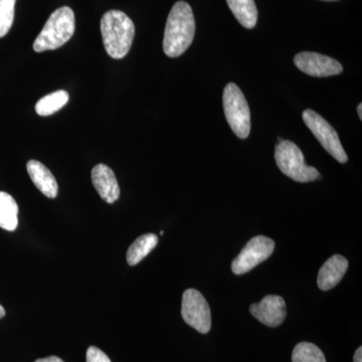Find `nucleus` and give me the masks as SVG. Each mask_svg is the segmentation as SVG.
<instances>
[{"label":"nucleus","mask_w":362,"mask_h":362,"mask_svg":"<svg viewBox=\"0 0 362 362\" xmlns=\"http://www.w3.org/2000/svg\"><path fill=\"white\" fill-rule=\"evenodd\" d=\"M195 21L189 4L176 2L166 21L164 30L163 51L169 58L181 56L194 42Z\"/></svg>","instance_id":"obj_1"},{"label":"nucleus","mask_w":362,"mask_h":362,"mask_svg":"<svg viewBox=\"0 0 362 362\" xmlns=\"http://www.w3.org/2000/svg\"><path fill=\"white\" fill-rule=\"evenodd\" d=\"M101 33L107 54L111 58L120 59L130 51L135 25L123 11H107L101 20Z\"/></svg>","instance_id":"obj_2"},{"label":"nucleus","mask_w":362,"mask_h":362,"mask_svg":"<svg viewBox=\"0 0 362 362\" xmlns=\"http://www.w3.org/2000/svg\"><path fill=\"white\" fill-rule=\"evenodd\" d=\"M75 13L68 6L61 7L52 13L42 32L33 42L37 52L54 51L66 44L75 33Z\"/></svg>","instance_id":"obj_3"},{"label":"nucleus","mask_w":362,"mask_h":362,"mask_svg":"<svg viewBox=\"0 0 362 362\" xmlns=\"http://www.w3.org/2000/svg\"><path fill=\"white\" fill-rule=\"evenodd\" d=\"M275 159L278 168L288 177L298 182L318 180L320 173L305 163L304 156L295 143L283 140L276 146Z\"/></svg>","instance_id":"obj_4"},{"label":"nucleus","mask_w":362,"mask_h":362,"mask_svg":"<svg viewBox=\"0 0 362 362\" xmlns=\"http://www.w3.org/2000/svg\"><path fill=\"white\" fill-rule=\"evenodd\" d=\"M223 102L228 125L238 137L246 139L251 132V112L242 90L230 83L223 90Z\"/></svg>","instance_id":"obj_5"},{"label":"nucleus","mask_w":362,"mask_h":362,"mask_svg":"<svg viewBox=\"0 0 362 362\" xmlns=\"http://www.w3.org/2000/svg\"><path fill=\"white\" fill-rule=\"evenodd\" d=\"M302 117H303L307 127L320 142L323 148L340 163H346L349 157L343 149L341 142H340L334 128L315 111L309 110V109L305 110Z\"/></svg>","instance_id":"obj_6"},{"label":"nucleus","mask_w":362,"mask_h":362,"mask_svg":"<svg viewBox=\"0 0 362 362\" xmlns=\"http://www.w3.org/2000/svg\"><path fill=\"white\" fill-rule=\"evenodd\" d=\"M181 315L183 320L202 334H206L211 328V313L206 298L195 289H187L183 293Z\"/></svg>","instance_id":"obj_7"},{"label":"nucleus","mask_w":362,"mask_h":362,"mask_svg":"<svg viewBox=\"0 0 362 362\" xmlns=\"http://www.w3.org/2000/svg\"><path fill=\"white\" fill-rule=\"evenodd\" d=\"M275 250V242L270 238L258 235L252 238L247 246L233 259L232 270L235 275H243L252 270L259 264L268 259Z\"/></svg>","instance_id":"obj_8"},{"label":"nucleus","mask_w":362,"mask_h":362,"mask_svg":"<svg viewBox=\"0 0 362 362\" xmlns=\"http://www.w3.org/2000/svg\"><path fill=\"white\" fill-rule=\"evenodd\" d=\"M297 68L312 77H331L342 73L343 66L337 59L317 52H299L294 58Z\"/></svg>","instance_id":"obj_9"},{"label":"nucleus","mask_w":362,"mask_h":362,"mask_svg":"<svg viewBox=\"0 0 362 362\" xmlns=\"http://www.w3.org/2000/svg\"><path fill=\"white\" fill-rule=\"evenodd\" d=\"M250 311L259 322L269 327H278L287 316L284 299L276 295H269L259 303L252 304Z\"/></svg>","instance_id":"obj_10"},{"label":"nucleus","mask_w":362,"mask_h":362,"mask_svg":"<svg viewBox=\"0 0 362 362\" xmlns=\"http://www.w3.org/2000/svg\"><path fill=\"white\" fill-rule=\"evenodd\" d=\"M92 181L100 197L114 204L120 197V187L113 170L105 164H98L92 170Z\"/></svg>","instance_id":"obj_11"},{"label":"nucleus","mask_w":362,"mask_h":362,"mask_svg":"<svg viewBox=\"0 0 362 362\" xmlns=\"http://www.w3.org/2000/svg\"><path fill=\"white\" fill-rule=\"evenodd\" d=\"M349 269V261L340 255H335L321 267L317 278V285L322 291H328L342 280Z\"/></svg>","instance_id":"obj_12"},{"label":"nucleus","mask_w":362,"mask_h":362,"mask_svg":"<svg viewBox=\"0 0 362 362\" xmlns=\"http://www.w3.org/2000/svg\"><path fill=\"white\" fill-rule=\"evenodd\" d=\"M26 168L30 180L42 194L49 199L57 197L59 192L58 183L49 168L37 160L28 161Z\"/></svg>","instance_id":"obj_13"},{"label":"nucleus","mask_w":362,"mask_h":362,"mask_svg":"<svg viewBox=\"0 0 362 362\" xmlns=\"http://www.w3.org/2000/svg\"><path fill=\"white\" fill-rule=\"evenodd\" d=\"M230 11L244 28H254L258 21V9L254 0H226Z\"/></svg>","instance_id":"obj_14"},{"label":"nucleus","mask_w":362,"mask_h":362,"mask_svg":"<svg viewBox=\"0 0 362 362\" xmlns=\"http://www.w3.org/2000/svg\"><path fill=\"white\" fill-rule=\"evenodd\" d=\"M18 225V206L11 194L0 192V228L13 232Z\"/></svg>","instance_id":"obj_15"},{"label":"nucleus","mask_w":362,"mask_h":362,"mask_svg":"<svg viewBox=\"0 0 362 362\" xmlns=\"http://www.w3.org/2000/svg\"><path fill=\"white\" fill-rule=\"evenodd\" d=\"M158 244L156 233H145L131 245L127 252V262L130 266L137 265Z\"/></svg>","instance_id":"obj_16"},{"label":"nucleus","mask_w":362,"mask_h":362,"mask_svg":"<svg viewBox=\"0 0 362 362\" xmlns=\"http://www.w3.org/2000/svg\"><path fill=\"white\" fill-rule=\"evenodd\" d=\"M68 101L69 94L66 90H57L42 98L35 105V112L40 116H49L61 110Z\"/></svg>","instance_id":"obj_17"},{"label":"nucleus","mask_w":362,"mask_h":362,"mask_svg":"<svg viewBox=\"0 0 362 362\" xmlns=\"http://www.w3.org/2000/svg\"><path fill=\"white\" fill-rule=\"evenodd\" d=\"M293 362H326L322 350L310 342L298 343L293 350Z\"/></svg>","instance_id":"obj_18"},{"label":"nucleus","mask_w":362,"mask_h":362,"mask_svg":"<svg viewBox=\"0 0 362 362\" xmlns=\"http://www.w3.org/2000/svg\"><path fill=\"white\" fill-rule=\"evenodd\" d=\"M16 0H0V37H6L14 20Z\"/></svg>","instance_id":"obj_19"},{"label":"nucleus","mask_w":362,"mask_h":362,"mask_svg":"<svg viewBox=\"0 0 362 362\" xmlns=\"http://www.w3.org/2000/svg\"><path fill=\"white\" fill-rule=\"evenodd\" d=\"M87 362H111V361L101 349L90 346L87 350Z\"/></svg>","instance_id":"obj_20"},{"label":"nucleus","mask_w":362,"mask_h":362,"mask_svg":"<svg viewBox=\"0 0 362 362\" xmlns=\"http://www.w3.org/2000/svg\"><path fill=\"white\" fill-rule=\"evenodd\" d=\"M35 362H65L64 361H62L61 358L58 356H49L45 357V358H40L37 359Z\"/></svg>","instance_id":"obj_21"},{"label":"nucleus","mask_w":362,"mask_h":362,"mask_svg":"<svg viewBox=\"0 0 362 362\" xmlns=\"http://www.w3.org/2000/svg\"><path fill=\"white\" fill-rule=\"evenodd\" d=\"M354 362H362V347H358L354 354Z\"/></svg>","instance_id":"obj_22"},{"label":"nucleus","mask_w":362,"mask_h":362,"mask_svg":"<svg viewBox=\"0 0 362 362\" xmlns=\"http://www.w3.org/2000/svg\"><path fill=\"white\" fill-rule=\"evenodd\" d=\"M6 316V310H4V307L0 305V319L4 318Z\"/></svg>","instance_id":"obj_23"},{"label":"nucleus","mask_w":362,"mask_h":362,"mask_svg":"<svg viewBox=\"0 0 362 362\" xmlns=\"http://www.w3.org/2000/svg\"><path fill=\"white\" fill-rule=\"evenodd\" d=\"M361 108H362V105L359 104L358 107H357V112H358V116H359V118H361V119H362V110H361Z\"/></svg>","instance_id":"obj_24"},{"label":"nucleus","mask_w":362,"mask_h":362,"mask_svg":"<svg viewBox=\"0 0 362 362\" xmlns=\"http://www.w3.org/2000/svg\"><path fill=\"white\" fill-rule=\"evenodd\" d=\"M324 1H337V0H324Z\"/></svg>","instance_id":"obj_25"}]
</instances>
